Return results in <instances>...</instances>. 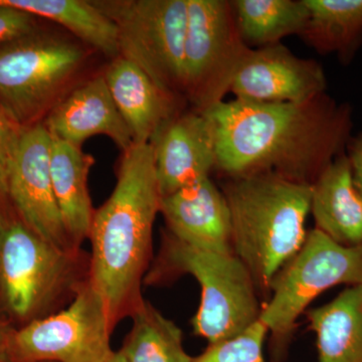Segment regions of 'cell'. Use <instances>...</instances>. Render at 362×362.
Instances as JSON below:
<instances>
[{"label": "cell", "mask_w": 362, "mask_h": 362, "mask_svg": "<svg viewBox=\"0 0 362 362\" xmlns=\"http://www.w3.org/2000/svg\"><path fill=\"white\" fill-rule=\"evenodd\" d=\"M213 125L216 169L228 178L270 173L313 185L351 138L352 108L324 94L302 103L218 105Z\"/></svg>", "instance_id": "6da1fadb"}, {"label": "cell", "mask_w": 362, "mask_h": 362, "mask_svg": "<svg viewBox=\"0 0 362 362\" xmlns=\"http://www.w3.org/2000/svg\"><path fill=\"white\" fill-rule=\"evenodd\" d=\"M161 195L150 143L123 152L116 187L95 209L88 280L103 299L113 327L144 301L141 283L152 251Z\"/></svg>", "instance_id": "7a4b0ae2"}, {"label": "cell", "mask_w": 362, "mask_h": 362, "mask_svg": "<svg viewBox=\"0 0 362 362\" xmlns=\"http://www.w3.org/2000/svg\"><path fill=\"white\" fill-rule=\"evenodd\" d=\"M230 214L233 254L257 289L270 291L281 269L306 240L312 185L262 173L230 178L223 189Z\"/></svg>", "instance_id": "3957f363"}, {"label": "cell", "mask_w": 362, "mask_h": 362, "mask_svg": "<svg viewBox=\"0 0 362 362\" xmlns=\"http://www.w3.org/2000/svg\"><path fill=\"white\" fill-rule=\"evenodd\" d=\"M81 252H68L42 239L13 218L0 233V300L26 324L51 315L73 299L88 279Z\"/></svg>", "instance_id": "277c9868"}, {"label": "cell", "mask_w": 362, "mask_h": 362, "mask_svg": "<svg viewBox=\"0 0 362 362\" xmlns=\"http://www.w3.org/2000/svg\"><path fill=\"white\" fill-rule=\"evenodd\" d=\"M190 274L202 288L192 326L209 344L240 334L261 315L257 287L247 267L233 252L207 251L185 244L168 233L158 268L150 282L168 274Z\"/></svg>", "instance_id": "5b68a950"}, {"label": "cell", "mask_w": 362, "mask_h": 362, "mask_svg": "<svg viewBox=\"0 0 362 362\" xmlns=\"http://www.w3.org/2000/svg\"><path fill=\"white\" fill-rule=\"evenodd\" d=\"M362 286V246L345 247L322 232L307 233L303 246L271 284L259 320L272 335L271 354L281 361L297 319L321 293L337 285Z\"/></svg>", "instance_id": "8992f818"}, {"label": "cell", "mask_w": 362, "mask_h": 362, "mask_svg": "<svg viewBox=\"0 0 362 362\" xmlns=\"http://www.w3.org/2000/svg\"><path fill=\"white\" fill-rule=\"evenodd\" d=\"M85 59L81 45L47 33L0 45V106L21 127L39 124L64 99Z\"/></svg>", "instance_id": "52a82bcc"}, {"label": "cell", "mask_w": 362, "mask_h": 362, "mask_svg": "<svg viewBox=\"0 0 362 362\" xmlns=\"http://www.w3.org/2000/svg\"><path fill=\"white\" fill-rule=\"evenodd\" d=\"M114 23L119 56L139 66L160 89L185 92L188 0H97Z\"/></svg>", "instance_id": "ba28073f"}, {"label": "cell", "mask_w": 362, "mask_h": 362, "mask_svg": "<svg viewBox=\"0 0 362 362\" xmlns=\"http://www.w3.org/2000/svg\"><path fill=\"white\" fill-rule=\"evenodd\" d=\"M251 49L240 37L232 1L188 0L183 96L192 110L206 113L225 101Z\"/></svg>", "instance_id": "9c48e42d"}, {"label": "cell", "mask_w": 362, "mask_h": 362, "mask_svg": "<svg viewBox=\"0 0 362 362\" xmlns=\"http://www.w3.org/2000/svg\"><path fill=\"white\" fill-rule=\"evenodd\" d=\"M114 327L99 293L86 281L68 308L25 324L9 338L13 362H108Z\"/></svg>", "instance_id": "30bf717a"}, {"label": "cell", "mask_w": 362, "mask_h": 362, "mask_svg": "<svg viewBox=\"0 0 362 362\" xmlns=\"http://www.w3.org/2000/svg\"><path fill=\"white\" fill-rule=\"evenodd\" d=\"M52 134L44 123L25 128L7 185V197L18 218L33 233L64 251L71 244L52 188Z\"/></svg>", "instance_id": "8fae6325"}, {"label": "cell", "mask_w": 362, "mask_h": 362, "mask_svg": "<svg viewBox=\"0 0 362 362\" xmlns=\"http://www.w3.org/2000/svg\"><path fill=\"white\" fill-rule=\"evenodd\" d=\"M327 80L315 59L299 58L284 45L252 49L233 78L235 100L302 103L326 93Z\"/></svg>", "instance_id": "7c38bea8"}, {"label": "cell", "mask_w": 362, "mask_h": 362, "mask_svg": "<svg viewBox=\"0 0 362 362\" xmlns=\"http://www.w3.org/2000/svg\"><path fill=\"white\" fill-rule=\"evenodd\" d=\"M161 197L209 177L216 169L213 125L204 113L180 112L150 141Z\"/></svg>", "instance_id": "4fadbf2b"}, {"label": "cell", "mask_w": 362, "mask_h": 362, "mask_svg": "<svg viewBox=\"0 0 362 362\" xmlns=\"http://www.w3.org/2000/svg\"><path fill=\"white\" fill-rule=\"evenodd\" d=\"M168 233L189 246L233 252L230 214L223 190L209 177L161 197Z\"/></svg>", "instance_id": "5bb4252c"}, {"label": "cell", "mask_w": 362, "mask_h": 362, "mask_svg": "<svg viewBox=\"0 0 362 362\" xmlns=\"http://www.w3.org/2000/svg\"><path fill=\"white\" fill-rule=\"evenodd\" d=\"M44 124L52 136L77 146L95 135L108 136L122 152L134 144L104 75L90 78L66 95Z\"/></svg>", "instance_id": "9a60e30c"}, {"label": "cell", "mask_w": 362, "mask_h": 362, "mask_svg": "<svg viewBox=\"0 0 362 362\" xmlns=\"http://www.w3.org/2000/svg\"><path fill=\"white\" fill-rule=\"evenodd\" d=\"M134 144H146L178 110V97L160 89L137 65L117 57L104 74Z\"/></svg>", "instance_id": "2e32d148"}, {"label": "cell", "mask_w": 362, "mask_h": 362, "mask_svg": "<svg viewBox=\"0 0 362 362\" xmlns=\"http://www.w3.org/2000/svg\"><path fill=\"white\" fill-rule=\"evenodd\" d=\"M317 230L345 247L362 246V194L346 154L338 156L312 185L311 209Z\"/></svg>", "instance_id": "e0dca14e"}, {"label": "cell", "mask_w": 362, "mask_h": 362, "mask_svg": "<svg viewBox=\"0 0 362 362\" xmlns=\"http://www.w3.org/2000/svg\"><path fill=\"white\" fill-rule=\"evenodd\" d=\"M94 162L81 146L52 135L49 168L52 188L66 232L77 250L89 238L95 213L88 187Z\"/></svg>", "instance_id": "ac0fdd59"}, {"label": "cell", "mask_w": 362, "mask_h": 362, "mask_svg": "<svg viewBox=\"0 0 362 362\" xmlns=\"http://www.w3.org/2000/svg\"><path fill=\"white\" fill-rule=\"evenodd\" d=\"M307 318L316 333L318 362H362V286H349Z\"/></svg>", "instance_id": "d6986e66"}, {"label": "cell", "mask_w": 362, "mask_h": 362, "mask_svg": "<svg viewBox=\"0 0 362 362\" xmlns=\"http://www.w3.org/2000/svg\"><path fill=\"white\" fill-rule=\"evenodd\" d=\"M308 21L300 35L320 54L349 64L362 45V0H304Z\"/></svg>", "instance_id": "ffe728a7"}, {"label": "cell", "mask_w": 362, "mask_h": 362, "mask_svg": "<svg viewBox=\"0 0 362 362\" xmlns=\"http://www.w3.org/2000/svg\"><path fill=\"white\" fill-rule=\"evenodd\" d=\"M0 4L47 18L70 30L105 56L119 57L115 23L93 1L86 0H0Z\"/></svg>", "instance_id": "44dd1931"}, {"label": "cell", "mask_w": 362, "mask_h": 362, "mask_svg": "<svg viewBox=\"0 0 362 362\" xmlns=\"http://www.w3.org/2000/svg\"><path fill=\"white\" fill-rule=\"evenodd\" d=\"M235 21L243 40L252 49L280 44L302 35L309 11L304 0H235Z\"/></svg>", "instance_id": "7402d4cb"}, {"label": "cell", "mask_w": 362, "mask_h": 362, "mask_svg": "<svg viewBox=\"0 0 362 362\" xmlns=\"http://www.w3.org/2000/svg\"><path fill=\"white\" fill-rule=\"evenodd\" d=\"M131 317L132 329L120 349L128 362H194L183 349L180 328L148 302Z\"/></svg>", "instance_id": "603a6c76"}, {"label": "cell", "mask_w": 362, "mask_h": 362, "mask_svg": "<svg viewBox=\"0 0 362 362\" xmlns=\"http://www.w3.org/2000/svg\"><path fill=\"white\" fill-rule=\"evenodd\" d=\"M268 333L259 319L240 334L209 344L194 362H266L264 343Z\"/></svg>", "instance_id": "cb8c5ba5"}, {"label": "cell", "mask_w": 362, "mask_h": 362, "mask_svg": "<svg viewBox=\"0 0 362 362\" xmlns=\"http://www.w3.org/2000/svg\"><path fill=\"white\" fill-rule=\"evenodd\" d=\"M25 129L0 106V192L6 197L9 175Z\"/></svg>", "instance_id": "d4e9b609"}, {"label": "cell", "mask_w": 362, "mask_h": 362, "mask_svg": "<svg viewBox=\"0 0 362 362\" xmlns=\"http://www.w3.org/2000/svg\"><path fill=\"white\" fill-rule=\"evenodd\" d=\"M35 32V16L0 4V45L8 44Z\"/></svg>", "instance_id": "484cf974"}, {"label": "cell", "mask_w": 362, "mask_h": 362, "mask_svg": "<svg viewBox=\"0 0 362 362\" xmlns=\"http://www.w3.org/2000/svg\"><path fill=\"white\" fill-rule=\"evenodd\" d=\"M345 154L349 161L354 185L362 194V132L354 137L351 136L347 143Z\"/></svg>", "instance_id": "4316f807"}, {"label": "cell", "mask_w": 362, "mask_h": 362, "mask_svg": "<svg viewBox=\"0 0 362 362\" xmlns=\"http://www.w3.org/2000/svg\"><path fill=\"white\" fill-rule=\"evenodd\" d=\"M11 334L0 324V362H13L9 349Z\"/></svg>", "instance_id": "83f0119b"}, {"label": "cell", "mask_w": 362, "mask_h": 362, "mask_svg": "<svg viewBox=\"0 0 362 362\" xmlns=\"http://www.w3.org/2000/svg\"><path fill=\"white\" fill-rule=\"evenodd\" d=\"M7 199H8V197H6V195L0 192V233L4 230V226H6L9 221L13 220V218H11V216L6 214V209H4V204Z\"/></svg>", "instance_id": "f1b7e54d"}, {"label": "cell", "mask_w": 362, "mask_h": 362, "mask_svg": "<svg viewBox=\"0 0 362 362\" xmlns=\"http://www.w3.org/2000/svg\"><path fill=\"white\" fill-rule=\"evenodd\" d=\"M108 362H128L127 359L124 357L123 354H121L120 350L119 351L114 352L113 356L109 359Z\"/></svg>", "instance_id": "f546056e"}]
</instances>
